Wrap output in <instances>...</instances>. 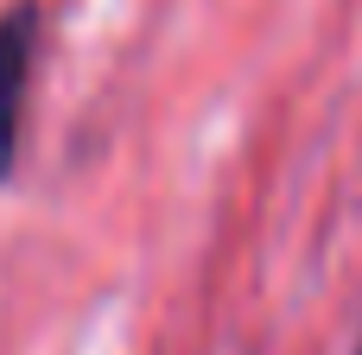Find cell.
Instances as JSON below:
<instances>
[{
  "label": "cell",
  "mask_w": 362,
  "mask_h": 355,
  "mask_svg": "<svg viewBox=\"0 0 362 355\" xmlns=\"http://www.w3.org/2000/svg\"><path fill=\"white\" fill-rule=\"evenodd\" d=\"M32 38H38V13L32 6L0 19V178L13 172V152H19L25 83H32Z\"/></svg>",
  "instance_id": "cell-1"
}]
</instances>
